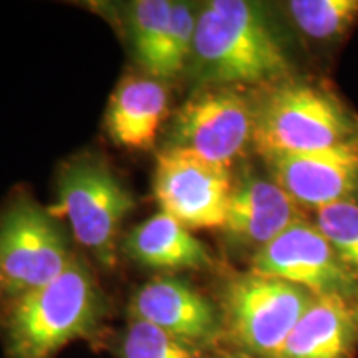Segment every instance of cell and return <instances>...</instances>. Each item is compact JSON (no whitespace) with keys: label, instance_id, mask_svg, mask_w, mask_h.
<instances>
[{"label":"cell","instance_id":"9c48e42d","mask_svg":"<svg viewBox=\"0 0 358 358\" xmlns=\"http://www.w3.org/2000/svg\"><path fill=\"white\" fill-rule=\"evenodd\" d=\"M234 187L231 168L187 151L163 148L156 158L155 196L161 211L187 229H221Z\"/></svg>","mask_w":358,"mask_h":358},{"label":"cell","instance_id":"7a4b0ae2","mask_svg":"<svg viewBox=\"0 0 358 358\" xmlns=\"http://www.w3.org/2000/svg\"><path fill=\"white\" fill-rule=\"evenodd\" d=\"M105 302L92 272L75 259L43 287L8 299L2 315L7 358H52L66 343L90 337Z\"/></svg>","mask_w":358,"mask_h":358},{"label":"cell","instance_id":"30bf717a","mask_svg":"<svg viewBox=\"0 0 358 358\" xmlns=\"http://www.w3.org/2000/svg\"><path fill=\"white\" fill-rule=\"evenodd\" d=\"M271 178L299 208L358 199V140L307 155L268 156Z\"/></svg>","mask_w":358,"mask_h":358},{"label":"cell","instance_id":"d6986e66","mask_svg":"<svg viewBox=\"0 0 358 358\" xmlns=\"http://www.w3.org/2000/svg\"><path fill=\"white\" fill-rule=\"evenodd\" d=\"M122 353L123 358H201L198 348L138 319H133L124 334Z\"/></svg>","mask_w":358,"mask_h":358},{"label":"cell","instance_id":"5bb4252c","mask_svg":"<svg viewBox=\"0 0 358 358\" xmlns=\"http://www.w3.org/2000/svg\"><path fill=\"white\" fill-rule=\"evenodd\" d=\"M168 113V93L156 78L128 75L113 92L106 128L120 146L150 150Z\"/></svg>","mask_w":358,"mask_h":358},{"label":"cell","instance_id":"e0dca14e","mask_svg":"<svg viewBox=\"0 0 358 358\" xmlns=\"http://www.w3.org/2000/svg\"><path fill=\"white\" fill-rule=\"evenodd\" d=\"M287 12L303 37L315 43H340L358 22V0H292Z\"/></svg>","mask_w":358,"mask_h":358},{"label":"cell","instance_id":"7c38bea8","mask_svg":"<svg viewBox=\"0 0 358 358\" xmlns=\"http://www.w3.org/2000/svg\"><path fill=\"white\" fill-rule=\"evenodd\" d=\"M301 219V208L274 179L245 173L234 182L221 229L232 248L254 256Z\"/></svg>","mask_w":358,"mask_h":358},{"label":"cell","instance_id":"52a82bcc","mask_svg":"<svg viewBox=\"0 0 358 358\" xmlns=\"http://www.w3.org/2000/svg\"><path fill=\"white\" fill-rule=\"evenodd\" d=\"M254 145V103L232 87H203L169 124L164 148L231 168Z\"/></svg>","mask_w":358,"mask_h":358},{"label":"cell","instance_id":"44dd1931","mask_svg":"<svg viewBox=\"0 0 358 358\" xmlns=\"http://www.w3.org/2000/svg\"><path fill=\"white\" fill-rule=\"evenodd\" d=\"M224 358H259V357L249 355V353H232V355H226Z\"/></svg>","mask_w":358,"mask_h":358},{"label":"cell","instance_id":"4fadbf2b","mask_svg":"<svg viewBox=\"0 0 358 358\" xmlns=\"http://www.w3.org/2000/svg\"><path fill=\"white\" fill-rule=\"evenodd\" d=\"M358 345V299L313 297L274 358H350Z\"/></svg>","mask_w":358,"mask_h":358},{"label":"cell","instance_id":"ffe728a7","mask_svg":"<svg viewBox=\"0 0 358 358\" xmlns=\"http://www.w3.org/2000/svg\"><path fill=\"white\" fill-rule=\"evenodd\" d=\"M196 24H198V12H194L191 3L174 2L171 32L168 38L161 82L178 78L182 71L187 70L192 45H194Z\"/></svg>","mask_w":358,"mask_h":358},{"label":"cell","instance_id":"277c9868","mask_svg":"<svg viewBox=\"0 0 358 358\" xmlns=\"http://www.w3.org/2000/svg\"><path fill=\"white\" fill-rule=\"evenodd\" d=\"M313 297L290 282L249 272L227 282L221 324L227 337L245 353L274 358Z\"/></svg>","mask_w":358,"mask_h":358},{"label":"cell","instance_id":"8fae6325","mask_svg":"<svg viewBox=\"0 0 358 358\" xmlns=\"http://www.w3.org/2000/svg\"><path fill=\"white\" fill-rule=\"evenodd\" d=\"M133 319L148 322L199 348L216 342L221 315L203 294L176 277H156L138 289L131 301Z\"/></svg>","mask_w":358,"mask_h":358},{"label":"cell","instance_id":"7402d4cb","mask_svg":"<svg viewBox=\"0 0 358 358\" xmlns=\"http://www.w3.org/2000/svg\"><path fill=\"white\" fill-rule=\"evenodd\" d=\"M0 295H2V277H0Z\"/></svg>","mask_w":358,"mask_h":358},{"label":"cell","instance_id":"3957f363","mask_svg":"<svg viewBox=\"0 0 358 358\" xmlns=\"http://www.w3.org/2000/svg\"><path fill=\"white\" fill-rule=\"evenodd\" d=\"M358 140V115L329 85L282 80L254 103V146L262 155H307Z\"/></svg>","mask_w":358,"mask_h":358},{"label":"cell","instance_id":"6da1fadb","mask_svg":"<svg viewBox=\"0 0 358 358\" xmlns=\"http://www.w3.org/2000/svg\"><path fill=\"white\" fill-rule=\"evenodd\" d=\"M187 71L203 87H271L289 78L290 65L257 3L213 0L198 10Z\"/></svg>","mask_w":358,"mask_h":358},{"label":"cell","instance_id":"2e32d148","mask_svg":"<svg viewBox=\"0 0 358 358\" xmlns=\"http://www.w3.org/2000/svg\"><path fill=\"white\" fill-rule=\"evenodd\" d=\"M171 0H138L129 10V35L134 55L151 77H163L164 57L173 20Z\"/></svg>","mask_w":358,"mask_h":358},{"label":"cell","instance_id":"5b68a950","mask_svg":"<svg viewBox=\"0 0 358 358\" xmlns=\"http://www.w3.org/2000/svg\"><path fill=\"white\" fill-rule=\"evenodd\" d=\"M133 206L129 191L106 164L78 158L62 169L53 214L69 219L78 243L111 267L116 262V237Z\"/></svg>","mask_w":358,"mask_h":358},{"label":"cell","instance_id":"ac0fdd59","mask_svg":"<svg viewBox=\"0 0 358 358\" xmlns=\"http://www.w3.org/2000/svg\"><path fill=\"white\" fill-rule=\"evenodd\" d=\"M313 224L358 277V199L340 201L313 211Z\"/></svg>","mask_w":358,"mask_h":358},{"label":"cell","instance_id":"9a60e30c","mask_svg":"<svg viewBox=\"0 0 358 358\" xmlns=\"http://www.w3.org/2000/svg\"><path fill=\"white\" fill-rule=\"evenodd\" d=\"M123 250L134 262L151 268H206L213 256L194 234L166 213H158L129 232Z\"/></svg>","mask_w":358,"mask_h":358},{"label":"cell","instance_id":"ba28073f","mask_svg":"<svg viewBox=\"0 0 358 358\" xmlns=\"http://www.w3.org/2000/svg\"><path fill=\"white\" fill-rule=\"evenodd\" d=\"M250 272L290 282L315 297L358 299V277L303 217L254 254Z\"/></svg>","mask_w":358,"mask_h":358},{"label":"cell","instance_id":"8992f818","mask_svg":"<svg viewBox=\"0 0 358 358\" xmlns=\"http://www.w3.org/2000/svg\"><path fill=\"white\" fill-rule=\"evenodd\" d=\"M75 261L55 219L17 196L0 211L2 295L15 299L60 277Z\"/></svg>","mask_w":358,"mask_h":358}]
</instances>
